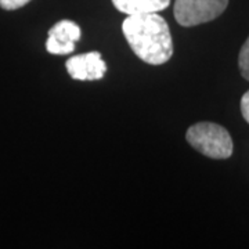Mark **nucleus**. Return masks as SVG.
<instances>
[{"label": "nucleus", "instance_id": "1a4fd4ad", "mask_svg": "<svg viewBox=\"0 0 249 249\" xmlns=\"http://www.w3.org/2000/svg\"><path fill=\"white\" fill-rule=\"evenodd\" d=\"M241 112L244 119L249 124V90L241 98Z\"/></svg>", "mask_w": 249, "mask_h": 249}, {"label": "nucleus", "instance_id": "f03ea898", "mask_svg": "<svg viewBox=\"0 0 249 249\" xmlns=\"http://www.w3.org/2000/svg\"><path fill=\"white\" fill-rule=\"evenodd\" d=\"M187 142L193 148L212 160H227L232 155V140L230 133L217 124L199 122L187 130Z\"/></svg>", "mask_w": 249, "mask_h": 249}, {"label": "nucleus", "instance_id": "6e6552de", "mask_svg": "<svg viewBox=\"0 0 249 249\" xmlns=\"http://www.w3.org/2000/svg\"><path fill=\"white\" fill-rule=\"evenodd\" d=\"M31 0H0V7L7 11H13V10L21 9L25 4H28Z\"/></svg>", "mask_w": 249, "mask_h": 249}, {"label": "nucleus", "instance_id": "f257e3e1", "mask_svg": "<svg viewBox=\"0 0 249 249\" xmlns=\"http://www.w3.org/2000/svg\"><path fill=\"white\" fill-rule=\"evenodd\" d=\"M124 35L134 54L150 65H162L173 55L169 25L157 13L127 16L122 24Z\"/></svg>", "mask_w": 249, "mask_h": 249}, {"label": "nucleus", "instance_id": "20e7f679", "mask_svg": "<svg viewBox=\"0 0 249 249\" xmlns=\"http://www.w3.org/2000/svg\"><path fill=\"white\" fill-rule=\"evenodd\" d=\"M80 39V28L70 19L57 22L50 31L46 40L47 52L55 55L71 54L75 50V43Z\"/></svg>", "mask_w": 249, "mask_h": 249}, {"label": "nucleus", "instance_id": "423d86ee", "mask_svg": "<svg viewBox=\"0 0 249 249\" xmlns=\"http://www.w3.org/2000/svg\"><path fill=\"white\" fill-rule=\"evenodd\" d=\"M169 3L170 0H112L115 9L127 16L157 13L166 9Z\"/></svg>", "mask_w": 249, "mask_h": 249}, {"label": "nucleus", "instance_id": "39448f33", "mask_svg": "<svg viewBox=\"0 0 249 249\" xmlns=\"http://www.w3.org/2000/svg\"><path fill=\"white\" fill-rule=\"evenodd\" d=\"M65 67L75 80H98L107 72V64L97 52L73 55L67 61Z\"/></svg>", "mask_w": 249, "mask_h": 249}, {"label": "nucleus", "instance_id": "7ed1b4c3", "mask_svg": "<svg viewBox=\"0 0 249 249\" xmlns=\"http://www.w3.org/2000/svg\"><path fill=\"white\" fill-rule=\"evenodd\" d=\"M229 0H176L175 18L181 27H196L222 16Z\"/></svg>", "mask_w": 249, "mask_h": 249}, {"label": "nucleus", "instance_id": "0eeeda50", "mask_svg": "<svg viewBox=\"0 0 249 249\" xmlns=\"http://www.w3.org/2000/svg\"><path fill=\"white\" fill-rule=\"evenodd\" d=\"M238 65H240V71L242 78L249 82V37L244 46L241 47L240 57H238Z\"/></svg>", "mask_w": 249, "mask_h": 249}]
</instances>
